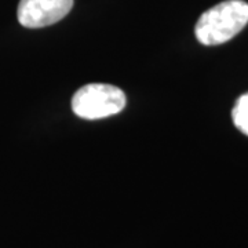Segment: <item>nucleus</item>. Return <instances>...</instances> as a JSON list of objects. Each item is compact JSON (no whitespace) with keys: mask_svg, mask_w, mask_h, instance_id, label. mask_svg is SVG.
<instances>
[{"mask_svg":"<svg viewBox=\"0 0 248 248\" xmlns=\"http://www.w3.org/2000/svg\"><path fill=\"white\" fill-rule=\"evenodd\" d=\"M248 24V3L225 0L200 16L195 28L197 40L204 46L229 42Z\"/></svg>","mask_w":248,"mask_h":248,"instance_id":"1","label":"nucleus"},{"mask_svg":"<svg viewBox=\"0 0 248 248\" xmlns=\"http://www.w3.org/2000/svg\"><path fill=\"white\" fill-rule=\"evenodd\" d=\"M125 102V95L119 87L93 83L76 91L72 98V109L81 119L98 120L117 115L124 109Z\"/></svg>","mask_w":248,"mask_h":248,"instance_id":"2","label":"nucleus"},{"mask_svg":"<svg viewBox=\"0 0 248 248\" xmlns=\"http://www.w3.org/2000/svg\"><path fill=\"white\" fill-rule=\"evenodd\" d=\"M73 7V0H19L17 17L29 29L50 27L65 18Z\"/></svg>","mask_w":248,"mask_h":248,"instance_id":"3","label":"nucleus"},{"mask_svg":"<svg viewBox=\"0 0 248 248\" xmlns=\"http://www.w3.org/2000/svg\"><path fill=\"white\" fill-rule=\"evenodd\" d=\"M232 119L240 131L248 135V93L236 101V105L232 110Z\"/></svg>","mask_w":248,"mask_h":248,"instance_id":"4","label":"nucleus"}]
</instances>
